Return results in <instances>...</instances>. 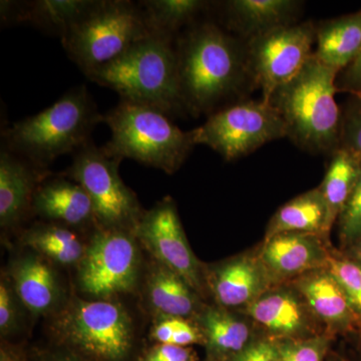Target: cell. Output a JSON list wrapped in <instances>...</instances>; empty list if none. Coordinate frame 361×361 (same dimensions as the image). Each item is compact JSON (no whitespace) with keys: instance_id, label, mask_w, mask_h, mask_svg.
<instances>
[{"instance_id":"1","label":"cell","mask_w":361,"mask_h":361,"mask_svg":"<svg viewBox=\"0 0 361 361\" xmlns=\"http://www.w3.org/2000/svg\"><path fill=\"white\" fill-rule=\"evenodd\" d=\"M176 49L183 104L195 116L213 114L248 75L245 47L212 21L190 26Z\"/></svg>"},{"instance_id":"2","label":"cell","mask_w":361,"mask_h":361,"mask_svg":"<svg viewBox=\"0 0 361 361\" xmlns=\"http://www.w3.org/2000/svg\"><path fill=\"white\" fill-rule=\"evenodd\" d=\"M47 320L52 343L85 361H137L145 348L139 323L123 300H89L73 293Z\"/></svg>"},{"instance_id":"3","label":"cell","mask_w":361,"mask_h":361,"mask_svg":"<svg viewBox=\"0 0 361 361\" xmlns=\"http://www.w3.org/2000/svg\"><path fill=\"white\" fill-rule=\"evenodd\" d=\"M338 73L313 54L268 101L281 116L287 137L299 148L331 155L341 147V114L336 101Z\"/></svg>"},{"instance_id":"4","label":"cell","mask_w":361,"mask_h":361,"mask_svg":"<svg viewBox=\"0 0 361 361\" xmlns=\"http://www.w3.org/2000/svg\"><path fill=\"white\" fill-rule=\"evenodd\" d=\"M104 115L85 85L73 87L52 106L14 123L2 133V145L37 167L49 170L59 157L75 154L92 142Z\"/></svg>"},{"instance_id":"5","label":"cell","mask_w":361,"mask_h":361,"mask_svg":"<svg viewBox=\"0 0 361 361\" xmlns=\"http://www.w3.org/2000/svg\"><path fill=\"white\" fill-rule=\"evenodd\" d=\"M176 40L149 35L111 63L85 77L120 94L172 116L185 110L180 96Z\"/></svg>"},{"instance_id":"6","label":"cell","mask_w":361,"mask_h":361,"mask_svg":"<svg viewBox=\"0 0 361 361\" xmlns=\"http://www.w3.org/2000/svg\"><path fill=\"white\" fill-rule=\"evenodd\" d=\"M110 128V141L102 147L111 158L130 159L159 169L166 174L177 172L197 146L192 130L185 132L171 116L146 104L121 99L104 115Z\"/></svg>"},{"instance_id":"7","label":"cell","mask_w":361,"mask_h":361,"mask_svg":"<svg viewBox=\"0 0 361 361\" xmlns=\"http://www.w3.org/2000/svg\"><path fill=\"white\" fill-rule=\"evenodd\" d=\"M144 253L135 232L96 228L75 270V294L89 300H123L137 294Z\"/></svg>"},{"instance_id":"8","label":"cell","mask_w":361,"mask_h":361,"mask_svg":"<svg viewBox=\"0 0 361 361\" xmlns=\"http://www.w3.org/2000/svg\"><path fill=\"white\" fill-rule=\"evenodd\" d=\"M149 35L139 4L129 0H99L61 39V44L85 75L118 59Z\"/></svg>"},{"instance_id":"9","label":"cell","mask_w":361,"mask_h":361,"mask_svg":"<svg viewBox=\"0 0 361 361\" xmlns=\"http://www.w3.org/2000/svg\"><path fill=\"white\" fill-rule=\"evenodd\" d=\"M121 163L92 141L73 154V163L61 175L78 183L89 195L97 228L135 232L146 210L121 178Z\"/></svg>"},{"instance_id":"10","label":"cell","mask_w":361,"mask_h":361,"mask_svg":"<svg viewBox=\"0 0 361 361\" xmlns=\"http://www.w3.org/2000/svg\"><path fill=\"white\" fill-rule=\"evenodd\" d=\"M192 132L196 145L208 146L228 161L287 137L281 116L263 99L242 102L215 111Z\"/></svg>"},{"instance_id":"11","label":"cell","mask_w":361,"mask_h":361,"mask_svg":"<svg viewBox=\"0 0 361 361\" xmlns=\"http://www.w3.org/2000/svg\"><path fill=\"white\" fill-rule=\"evenodd\" d=\"M316 39L311 21L281 26L247 40V73L263 92V101L292 80L308 59Z\"/></svg>"},{"instance_id":"12","label":"cell","mask_w":361,"mask_h":361,"mask_svg":"<svg viewBox=\"0 0 361 361\" xmlns=\"http://www.w3.org/2000/svg\"><path fill=\"white\" fill-rule=\"evenodd\" d=\"M135 234L149 257L180 275L205 300L208 298L205 264L188 242L174 199L164 197L146 211Z\"/></svg>"},{"instance_id":"13","label":"cell","mask_w":361,"mask_h":361,"mask_svg":"<svg viewBox=\"0 0 361 361\" xmlns=\"http://www.w3.org/2000/svg\"><path fill=\"white\" fill-rule=\"evenodd\" d=\"M59 267L30 249L14 254L4 270L32 318H49L65 307L68 293Z\"/></svg>"},{"instance_id":"14","label":"cell","mask_w":361,"mask_h":361,"mask_svg":"<svg viewBox=\"0 0 361 361\" xmlns=\"http://www.w3.org/2000/svg\"><path fill=\"white\" fill-rule=\"evenodd\" d=\"M242 312L271 339L301 341L327 334L290 283L272 287Z\"/></svg>"},{"instance_id":"15","label":"cell","mask_w":361,"mask_h":361,"mask_svg":"<svg viewBox=\"0 0 361 361\" xmlns=\"http://www.w3.org/2000/svg\"><path fill=\"white\" fill-rule=\"evenodd\" d=\"M205 274L213 303L230 310H246L274 287L257 252L205 264Z\"/></svg>"},{"instance_id":"16","label":"cell","mask_w":361,"mask_h":361,"mask_svg":"<svg viewBox=\"0 0 361 361\" xmlns=\"http://www.w3.org/2000/svg\"><path fill=\"white\" fill-rule=\"evenodd\" d=\"M326 237L283 233L263 241L258 257L274 284L289 283L310 271L326 267L331 251Z\"/></svg>"},{"instance_id":"17","label":"cell","mask_w":361,"mask_h":361,"mask_svg":"<svg viewBox=\"0 0 361 361\" xmlns=\"http://www.w3.org/2000/svg\"><path fill=\"white\" fill-rule=\"evenodd\" d=\"M137 295L142 310L151 320L166 317L194 320L207 303L186 280L151 257L145 266Z\"/></svg>"},{"instance_id":"18","label":"cell","mask_w":361,"mask_h":361,"mask_svg":"<svg viewBox=\"0 0 361 361\" xmlns=\"http://www.w3.org/2000/svg\"><path fill=\"white\" fill-rule=\"evenodd\" d=\"M32 215L85 234L97 228L89 195L78 183L61 174H51L40 183L33 196Z\"/></svg>"},{"instance_id":"19","label":"cell","mask_w":361,"mask_h":361,"mask_svg":"<svg viewBox=\"0 0 361 361\" xmlns=\"http://www.w3.org/2000/svg\"><path fill=\"white\" fill-rule=\"evenodd\" d=\"M52 173L37 167L1 145L0 149V227L18 229L32 215L33 196L40 183Z\"/></svg>"},{"instance_id":"20","label":"cell","mask_w":361,"mask_h":361,"mask_svg":"<svg viewBox=\"0 0 361 361\" xmlns=\"http://www.w3.org/2000/svg\"><path fill=\"white\" fill-rule=\"evenodd\" d=\"M289 283L301 294L330 336L348 334L361 327L360 318L327 267L310 271Z\"/></svg>"},{"instance_id":"21","label":"cell","mask_w":361,"mask_h":361,"mask_svg":"<svg viewBox=\"0 0 361 361\" xmlns=\"http://www.w3.org/2000/svg\"><path fill=\"white\" fill-rule=\"evenodd\" d=\"M194 322L200 327L205 339V357L214 361L232 360L261 334L245 313L227 310L215 303H206Z\"/></svg>"},{"instance_id":"22","label":"cell","mask_w":361,"mask_h":361,"mask_svg":"<svg viewBox=\"0 0 361 361\" xmlns=\"http://www.w3.org/2000/svg\"><path fill=\"white\" fill-rule=\"evenodd\" d=\"M99 0L1 1L2 23H26L61 39L97 6Z\"/></svg>"},{"instance_id":"23","label":"cell","mask_w":361,"mask_h":361,"mask_svg":"<svg viewBox=\"0 0 361 361\" xmlns=\"http://www.w3.org/2000/svg\"><path fill=\"white\" fill-rule=\"evenodd\" d=\"M301 2L293 0H231L225 2L228 30L247 40L274 28L294 25Z\"/></svg>"},{"instance_id":"24","label":"cell","mask_w":361,"mask_h":361,"mask_svg":"<svg viewBox=\"0 0 361 361\" xmlns=\"http://www.w3.org/2000/svg\"><path fill=\"white\" fill-rule=\"evenodd\" d=\"M89 235L58 223H35L21 232V248L30 249L59 268L77 269L87 250Z\"/></svg>"},{"instance_id":"25","label":"cell","mask_w":361,"mask_h":361,"mask_svg":"<svg viewBox=\"0 0 361 361\" xmlns=\"http://www.w3.org/2000/svg\"><path fill=\"white\" fill-rule=\"evenodd\" d=\"M334 224L326 202L316 188L279 208L269 221L264 240L283 233H306L327 238Z\"/></svg>"},{"instance_id":"26","label":"cell","mask_w":361,"mask_h":361,"mask_svg":"<svg viewBox=\"0 0 361 361\" xmlns=\"http://www.w3.org/2000/svg\"><path fill=\"white\" fill-rule=\"evenodd\" d=\"M315 56L325 65L341 71L361 47V11L323 21L316 27Z\"/></svg>"},{"instance_id":"27","label":"cell","mask_w":361,"mask_h":361,"mask_svg":"<svg viewBox=\"0 0 361 361\" xmlns=\"http://www.w3.org/2000/svg\"><path fill=\"white\" fill-rule=\"evenodd\" d=\"M361 173V156L345 147L330 155V161L319 190L336 223L342 209L357 184Z\"/></svg>"},{"instance_id":"28","label":"cell","mask_w":361,"mask_h":361,"mask_svg":"<svg viewBox=\"0 0 361 361\" xmlns=\"http://www.w3.org/2000/svg\"><path fill=\"white\" fill-rule=\"evenodd\" d=\"M137 4L149 35L174 39L184 26L195 25L210 6V2L204 0H145Z\"/></svg>"},{"instance_id":"29","label":"cell","mask_w":361,"mask_h":361,"mask_svg":"<svg viewBox=\"0 0 361 361\" xmlns=\"http://www.w3.org/2000/svg\"><path fill=\"white\" fill-rule=\"evenodd\" d=\"M152 343L171 344L182 348L204 346L205 339L200 327L192 319L166 317L152 320L149 329Z\"/></svg>"},{"instance_id":"30","label":"cell","mask_w":361,"mask_h":361,"mask_svg":"<svg viewBox=\"0 0 361 361\" xmlns=\"http://www.w3.org/2000/svg\"><path fill=\"white\" fill-rule=\"evenodd\" d=\"M30 313L21 302L11 280L2 271L0 279V336L1 341H11L25 330Z\"/></svg>"},{"instance_id":"31","label":"cell","mask_w":361,"mask_h":361,"mask_svg":"<svg viewBox=\"0 0 361 361\" xmlns=\"http://www.w3.org/2000/svg\"><path fill=\"white\" fill-rule=\"evenodd\" d=\"M278 361H326L334 336L322 334L308 339H272Z\"/></svg>"},{"instance_id":"32","label":"cell","mask_w":361,"mask_h":361,"mask_svg":"<svg viewBox=\"0 0 361 361\" xmlns=\"http://www.w3.org/2000/svg\"><path fill=\"white\" fill-rule=\"evenodd\" d=\"M326 267L361 320V263L350 256L331 251Z\"/></svg>"},{"instance_id":"33","label":"cell","mask_w":361,"mask_h":361,"mask_svg":"<svg viewBox=\"0 0 361 361\" xmlns=\"http://www.w3.org/2000/svg\"><path fill=\"white\" fill-rule=\"evenodd\" d=\"M339 238L344 246L350 247L361 240V173L338 218Z\"/></svg>"},{"instance_id":"34","label":"cell","mask_w":361,"mask_h":361,"mask_svg":"<svg viewBox=\"0 0 361 361\" xmlns=\"http://www.w3.org/2000/svg\"><path fill=\"white\" fill-rule=\"evenodd\" d=\"M341 146L361 156V94H351L342 111Z\"/></svg>"},{"instance_id":"35","label":"cell","mask_w":361,"mask_h":361,"mask_svg":"<svg viewBox=\"0 0 361 361\" xmlns=\"http://www.w3.org/2000/svg\"><path fill=\"white\" fill-rule=\"evenodd\" d=\"M200 356L194 348H182L171 344L152 343L145 346L137 361H199Z\"/></svg>"},{"instance_id":"36","label":"cell","mask_w":361,"mask_h":361,"mask_svg":"<svg viewBox=\"0 0 361 361\" xmlns=\"http://www.w3.org/2000/svg\"><path fill=\"white\" fill-rule=\"evenodd\" d=\"M229 361H278L274 342L260 334L245 350Z\"/></svg>"},{"instance_id":"37","label":"cell","mask_w":361,"mask_h":361,"mask_svg":"<svg viewBox=\"0 0 361 361\" xmlns=\"http://www.w3.org/2000/svg\"><path fill=\"white\" fill-rule=\"evenodd\" d=\"M338 92L361 94V47L353 61L339 71L336 78Z\"/></svg>"},{"instance_id":"38","label":"cell","mask_w":361,"mask_h":361,"mask_svg":"<svg viewBox=\"0 0 361 361\" xmlns=\"http://www.w3.org/2000/svg\"><path fill=\"white\" fill-rule=\"evenodd\" d=\"M26 361H85L71 353V350L52 343L51 346L44 348H35L28 351Z\"/></svg>"},{"instance_id":"39","label":"cell","mask_w":361,"mask_h":361,"mask_svg":"<svg viewBox=\"0 0 361 361\" xmlns=\"http://www.w3.org/2000/svg\"><path fill=\"white\" fill-rule=\"evenodd\" d=\"M27 353L23 344L1 341L0 361H26Z\"/></svg>"},{"instance_id":"40","label":"cell","mask_w":361,"mask_h":361,"mask_svg":"<svg viewBox=\"0 0 361 361\" xmlns=\"http://www.w3.org/2000/svg\"><path fill=\"white\" fill-rule=\"evenodd\" d=\"M348 256L361 263V240L348 248Z\"/></svg>"},{"instance_id":"41","label":"cell","mask_w":361,"mask_h":361,"mask_svg":"<svg viewBox=\"0 0 361 361\" xmlns=\"http://www.w3.org/2000/svg\"><path fill=\"white\" fill-rule=\"evenodd\" d=\"M326 361H348L344 360L343 357H341V355H336V353H330L329 357H327Z\"/></svg>"},{"instance_id":"42","label":"cell","mask_w":361,"mask_h":361,"mask_svg":"<svg viewBox=\"0 0 361 361\" xmlns=\"http://www.w3.org/2000/svg\"><path fill=\"white\" fill-rule=\"evenodd\" d=\"M199 361H214V360H209V358H207V357H204V358H202V360H200Z\"/></svg>"},{"instance_id":"43","label":"cell","mask_w":361,"mask_h":361,"mask_svg":"<svg viewBox=\"0 0 361 361\" xmlns=\"http://www.w3.org/2000/svg\"><path fill=\"white\" fill-rule=\"evenodd\" d=\"M361 344V343H360Z\"/></svg>"}]
</instances>
